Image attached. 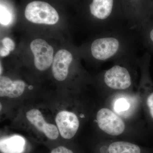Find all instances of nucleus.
I'll use <instances>...</instances> for the list:
<instances>
[{
	"instance_id": "1",
	"label": "nucleus",
	"mask_w": 153,
	"mask_h": 153,
	"mask_svg": "<svg viewBox=\"0 0 153 153\" xmlns=\"http://www.w3.org/2000/svg\"><path fill=\"white\" fill-rule=\"evenodd\" d=\"M128 27L99 33L88 46L89 55L99 62L135 57L137 34Z\"/></svg>"
},
{
	"instance_id": "2",
	"label": "nucleus",
	"mask_w": 153,
	"mask_h": 153,
	"mask_svg": "<svg viewBox=\"0 0 153 153\" xmlns=\"http://www.w3.org/2000/svg\"><path fill=\"white\" fill-rule=\"evenodd\" d=\"M135 57L116 60L117 64L105 71L103 80L107 87L114 90H126L132 84V78L129 67L127 66Z\"/></svg>"
},
{
	"instance_id": "3",
	"label": "nucleus",
	"mask_w": 153,
	"mask_h": 153,
	"mask_svg": "<svg viewBox=\"0 0 153 153\" xmlns=\"http://www.w3.org/2000/svg\"><path fill=\"white\" fill-rule=\"evenodd\" d=\"M25 16L29 22L34 24L52 25L59 20L57 11L51 5L41 1H33L27 5Z\"/></svg>"
},
{
	"instance_id": "4",
	"label": "nucleus",
	"mask_w": 153,
	"mask_h": 153,
	"mask_svg": "<svg viewBox=\"0 0 153 153\" xmlns=\"http://www.w3.org/2000/svg\"><path fill=\"white\" fill-rule=\"evenodd\" d=\"M97 120L100 128L111 136L120 135L125 129L122 119L108 108L100 110L97 114Z\"/></svg>"
},
{
	"instance_id": "5",
	"label": "nucleus",
	"mask_w": 153,
	"mask_h": 153,
	"mask_svg": "<svg viewBox=\"0 0 153 153\" xmlns=\"http://www.w3.org/2000/svg\"><path fill=\"white\" fill-rule=\"evenodd\" d=\"M30 48L34 55L35 66L38 70L45 71L52 65L54 49L47 41L37 38L30 43Z\"/></svg>"
},
{
	"instance_id": "6",
	"label": "nucleus",
	"mask_w": 153,
	"mask_h": 153,
	"mask_svg": "<svg viewBox=\"0 0 153 153\" xmlns=\"http://www.w3.org/2000/svg\"><path fill=\"white\" fill-rule=\"evenodd\" d=\"M55 122L60 135L65 139L73 138L79 128V119L74 113L71 111H60L56 115Z\"/></svg>"
},
{
	"instance_id": "7",
	"label": "nucleus",
	"mask_w": 153,
	"mask_h": 153,
	"mask_svg": "<svg viewBox=\"0 0 153 153\" xmlns=\"http://www.w3.org/2000/svg\"><path fill=\"white\" fill-rule=\"evenodd\" d=\"M74 57L73 54L66 49L57 51L52 65V73L55 79L62 81L67 78L69 67L74 60Z\"/></svg>"
},
{
	"instance_id": "8",
	"label": "nucleus",
	"mask_w": 153,
	"mask_h": 153,
	"mask_svg": "<svg viewBox=\"0 0 153 153\" xmlns=\"http://www.w3.org/2000/svg\"><path fill=\"white\" fill-rule=\"evenodd\" d=\"M26 117L30 123L49 139L55 140L58 138L59 131L57 127L55 125L47 123L39 110H30L26 113Z\"/></svg>"
},
{
	"instance_id": "9",
	"label": "nucleus",
	"mask_w": 153,
	"mask_h": 153,
	"mask_svg": "<svg viewBox=\"0 0 153 153\" xmlns=\"http://www.w3.org/2000/svg\"><path fill=\"white\" fill-rule=\"evenodd\" d=\"M26 83L23 80H12L6 76L0 78V96L15 98L22 95L25 91Z\"/></svg>"
},
{
	"instance_id": "10",
	"label": "nucleus",
	"mask_w": 153,
	"mask_h": 153,
	"mask_svg": "<svg viewBox=\"0 0 153 153\" xmlns=\"http://www.w3.org/2000/svg\"><path fill=\"white\" fill-rule=\"evenodd\" d=\"M100 153H147L135 144L125 141H117L109 143L100 148Z\"/></svg>"
},
{
	"instance_id": "11",
	"label": "nucleus",
	"mask_w": 153,
	"mask_h": 153,
	"mask_svg": "<svg viewBox=\"0 0 153 153\" xmlns=\"http://www.w3.org/2000/svg\"><path fill=\"white\" fill-rule=\"evenodd\" d=\"M26 142L25 139L19 135L1 140V151L3 153H22L25 150Z\"/></svg>"
},
{
	"instance_id": "12",
	"label": "nucleus",
	"mask_w": 153,
	"mask_h": 153,
	"mask_svg": "<svg viewBox=\"0 0 153 153\" xmlns=\"http://www.w3.org/2000/svg\"><path fill=\"white\" fill-rule=\"evenodd\" d=\"M139 40L148 50L153 54V20L150 19L137 31Z\"/></svg>"
},
{
	"instance_id": "13",
	"label": "nucleus",
	"mask_w": 153,
	"mask_h": 153,
	"mask_svg": "<svg viewBox=\"0 0 153 153\" xmlns=\"http://www.w3.org/2000/svg\"><path fill=\"white\" fill-rule=\"evenodd\" d=\"M152 83V82L150 83L149 93L146 98V105L147 106L149 114L151 118L153 120V90Z\"/></svg>"
},
{
	"instance_id": "14",
	"label": "nucleus",
	"mask_w": 153,
	"mask_h": 153,
	"mask_svg": "<svg viewBox=\"0 0 153 153\" xmlns=\"http://www.w3.org/2000/svg\"><path fill=\"white\" fill-rule=\"evenodd\" d=\"M12 20L10 13L4 7H1V24L3 25H8Z\"/></svg>"
},
{
	"instance_id": "15",
	"label": "nucleus",
	"mask_w": 153,
	"mask_h": 153,
	"mask_svg": "<svg viewBox=\"0 0 153 153\" xmlns=\"http://www.w3.org/2000/svg\"><path fill=\"white\" fill-rule=\"evenodd\" d=\"M129 104L125 99L120 98L115 103L114 108L117 112L125 111L128 109Z\"/></svg>"
},
{
	"instance_id": "16",
	"label": "nucleus",
	"mask_w": 153,
	"mask_h": 153,
	"mask_svg": "<svg viewBox=\"0 0 153 153\" xmlns=\"http://www.w3.org/2000/svg\"><path fill=\"white\" fill-rule=\"evenodd\" d=\"M3 47H4L6 49H8L9 51H13L16 47L15 43L11 38L6 37L2 39L1 41Z\"/></svg>"
},
{
	"instance_id": "17",
	"label": "nucleus",
	"mask_w": 153,
	"mask_h": 153,
	"mask_svg": "<svg viewBox=\"0 0 153 153\" xmlns=\"http://www.w3.org/2000/svg\"><path fill=\"white\" fill-rule=\"evenodd\" d=\"M50 153H74V152L70 149L63 146H60L53 149Z\"/></svg>"
},
{
	"instance_id": "18",
	"label": "nucleus",
	"mask_w": 153,
	"mask_h": 153,
	"mask_svg": "<svg viewBox=\"0 0 153 153\" xmlns=\"http://www.w3.org/2000/svg\"><path fill=\"white\" fill-rule=\"evenodd\" d=\"M10 51H9L8 49H6L4 47H1V50H0V55L1 57H5L8 55L10 54Z\"/></svg>"
},
{
	"instance_id": "19",
	"label": "nucleus",
	"mask_w": 153,
	"mask_h": 153,
	"mask_svg": "<svg viewBox=\"0 0 153 153\" xmlns=\"http://www.w3.org/2000/svg\"><path fill=\"white\" fill-rule=\"evenodd\" d=\"M1 75L2 73V67L1 66Z\"/></svg>"
}]
</instances>
